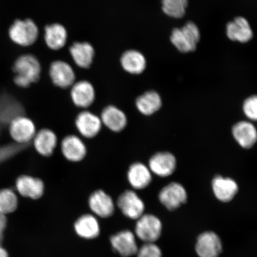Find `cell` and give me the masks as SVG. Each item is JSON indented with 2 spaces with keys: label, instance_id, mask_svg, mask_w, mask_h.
<instances>
[{
  "label": "cell",
  "instance_id": "9",
  "mask_svg": "<svg viewBox=\"0 0 257 257\" xmlns=\"http://www.w3.org/2000/svg\"><path fill=\"white\" fill-rule=\"evenodd\" d=\"M195 249L199 257H218L222 252V242L216 233L205 231L197 237Z\"/></svg>",
  "mask_w": 257,
  "mask_h": 257
},
{
  "label": "cell",
  "instance_id": "7",
  "mask_svg": "<svg viewBox=\"0 0 257 257\" xmlns=\"http://www.w3.org/2000/svg\"><path fill=\"white\" fill-rule=\"evenodd\" d=\"M225 33L228 40L233 43L245 44L254 37L249 22L242 16L234 17L225 27Z\"/></svg>",
  "mask_w": 257,
  "mask_h": 257
},
{
  "label": "cell",
  "instance_id": "26",
  "mask_svg": "<svg viewBox=\"0 0 257 257\" xmlns=\"http://www.w3.org/2000/svg\"><path fill=\"white\" fill-rule=\"evenodd\" d=\"M120 62L125 71L134 75L142 73L147 67L146 57L137 50H131L124 52L121 56Z\"/></svg>",
  "mask_w": 257,
  "mask_h": 257
},
{
  "label": "cell",
  "instance_id": "36",
  "mask_svg": "<svg viewBox=\"0 0 257 257\" xmlns=\"http://www.w3.org/2000/svg\"><path fill=\"white\" fill-rule=\"evenodd\" d=\"M1 127H2V125L0 124V133H1Z\"/></svg>",
  "mask_w": 257,
  "mask_h": 257
},
{
  "label": "cell",
  "instance_id": "10",
  "mask_svg": "<svg viewBox=\"0 0 257 257\" xmlns=\"http://www.w3.org/2000/svg\"><path fill=\"white\" fill-rule=\"evenodd\" d=\"M211 189L214 197L223 203L232 201L239 192V185L234 179L218 175L211 181Z\"/></svg>",
  "mask_w": 257,
  "mask_h": 257
},
{
  "label": "cell",
  "instance_id": "27",
  "mask_svg": "<svg viewBox=\"0 0 257 257\" xmlns=\"http://www.w3.org/2000/svg\"><path fill=\"white\" fill-rule=\"evenodd\" d=\"M74 62L81 68H88L94 57V48L88 43H75L70 48Z\"/></svg>",
  "mask_w": 257,
  "mask_h": 257
},
{
  "label": "cell",
  "instance_id": "11",
  "mask_svg": "<svg viewBox=\"0 0 257 257\" xmlns=\"http://www.w3.org/2000/svg\"><path fill=\"white\" fill-rule=\"evenodd\" d=\"M10 134L16 144L28 145L37 134L36 127L30 118L24 115L16 118L10 123Z\"/></svg>",
  "mask_w": 257,
  "mask_h": 257
},
{
  "label": "cell",
  "instance_id": "14",
  "mask_svg": "<svg viewBox=\"0 0 257 257\" xmlns=\"http://www.w3.org/2000/svg\"><path fill=\"white\" fill-rule=\"evenodd\" d=\"M61 152L67 161L72 163L82 162L87 154V147L82 138L75 135H69L61 143Z\"/></svg>",
  "mask_w": 257,
  "mask_h": 257
},
{
  "label": "cell",
  "instance_id": "30",
  "mask_svg": "<svg viewBox=\"0 0 257 257\" xmlns=\"http://www.w3.org/2000/svg\"><path fill=\"white\" fill-rule=\"evenodd\" d=\"M18 206V199L10 189L0 190V213L4 215L14 213Z\"/></svg>",
  "mask_w": 257,
  "mask_h": 257
},
{
  "label": "cell",
  "instance_id": "34",
  "mask_svg": "<svg viewBox=\"0 0 257 257\" xmlns=\"http://www.w3.org/2000/svg\"><path fill=\"white\" fill-rule=\"evenodd\" d=\"M8 220L6 215L0 213V243L2 242L3 234L6 226H7Z\"/></svg>",
  "mask_w": 257,
  "mask_h": 257
},
{
  "label": "cell",
  "instance_id": "28",
  "mask_svg": "<svg viewBox=\"0 0 257 257\" xmlns=\"http://www.w3.org/2000/svg\"><path fill=\"white\" fill-rule=\"evenodd\" d=\"M67 40V32L62 25L54 24L45 28V41L51 49H61L65 46Z\"/></svg>",
  "mask_w": 257,
  "mask_h": 257
},
{
  "label": "cell",
  "instance_id": "15",
  "mask_svg": "<svg viewBox=\"0 0 257 257\" xmlns=\"http://www.w3.org/2000/svg\"><path fill=\"white\" fill-rule=\"evenodd\" d=\"M88 205L95 216L108 218L114 214L115 204L111 196L102 189L93 192L88 198Z\"/></svg>",
  "mask_w": 257,
  "mask_h": 257
},
{
  "label": "cell",
  "instance_id": "17",
  "mask_svg": "<svg viewBox=\"0 0 257 257\" xmlns=\"http://www.w3.org/2000/svg\"><path fill=\"white\" fill-rule=\"evenodd\" d=\"M112 248L123 257L137 254L138 248L136 236L130 230L121 231L110 237Z\"/></svg>",
  "mask_w": 257,
  "mask_h": 257
},
{
  "label": "cell",
  "instance_id": "33",
  "mask_svg": "<svg viewBox=\"0 0 257 257\" xmlns=\"http://www.w3.org/2000/svg\"><path fill=\"white\" fill-rule=\"evenodd\" d=\"M137 257H162V251L155 243H145L138 249Z\"/></svg>",
  "mask_w": 257,
  "mask_h": 257
},
{
  "label": "cell",
  "instance_id": "24",
  "mask_svg": "<svg viewBox=\"0 0 257 257\" xmlns=\"http://www.w3.org/2000/svg\"><path fill=\"white\" fill-rule=\"evenodd\" d=\"M136 105L140 113L146 116L158 112L163 106L162 96L156 91L151 90L138 96Z\"/></svg>",
  "mask_w": 257,
  "mask_h": 257
},
{
  "label": "cell",
  "instance_id": "5",
  "mask_svg": "<svg viewBox=\"0 0 257 257\" xmlns=\"http://www.w3.org/2000/svg\"><path fill=\"white\" fill-rule=\"evenodd\" d=\"M39 35L36 24L31 19L17 20L9 30V36L15 43L23 47L34 44Z\"/></svg>",
  "mask_w": 257,
  "mask_h": 257
},
{
  "label": "cell",
  "instance_id": "22",
  "mask_svg": "<svg viewBox=\"0 0 257 257\" xmlns=\"http://www.w3.org/2000/svg\"><path fill=\"white\" fill-rule=\"evenodd\" d=\"M33 141L37 153L48 157L52 156L56 149L58 138L53 131L45 128L38 132Z\"/></svg>",
  "mask_w": 257,
  "mask_h": 257
},
{
  "label": "cell",
  "instance_id": "19",
  "mask_svg": "<svg viewBox=\"0 0 257 257\" xmlns=\"http://www.w3.org/2000/svg\"><path fill=\"white\" fill-rule=\"evenodd\" d=\"M50 75L54 84L61 88L69 87L75 80L72 67L63 61H56L51 64Z\"/></svg>",
  "mask_w": 257,
  "mask_h": 257
},
{
  "label": "cell",
  "instance_id": "1",
  "mask_svg": "<svg viewBox=\"0 0 257 257\" xmlns=\"http://www.w3.org/2000/svg\"><path fill=\"white\" fill-rule=\"evenodd\" d=\"M201 38L200 28L190 20L186 21L181 27L173 28L169 36L173 47L183 54L195 52Z\"/></svg>",
  "mask_w": 257,
  "mask_h": 257
},
{
  "label": "cell",
  "instance_id": "31",
  "mask_svg": "<svg viewBox=\"0 0 257 257\" xmlns=\"http://www.w3.org/2000/svg\"><path fill=\"white\" fill-rule=\"evenodd\" d=\"M242 111L247 120L257 121V94L250 95L244 99L242 105Z\"/></svg>",
  "mask_w": 257,
  "mask_h": 257
},
{
  "label": "cell",
  "instance_id": "2",
  "mask_svg": "<svg viewBox=\"0 0 257 257\" xmlns=\"http://www.w3.org/2000/svg\"><path fill=\"white\" fill-rule=\"evenodd\" d=\"M14 71L16 74L14 79L16 84L22 88H28L39 80L40 63L34 56H22L16 60Z\"/></svg>",
  "mask_w": 257,
  "mask_h": 257
},
{
  "label": "cell",
  "instance_id": "16",
  "mask_svg": "<svg viewBox=\"0 0 257 257\" xmlns=\"http://www.w3.org/2000/svg\"><path fill=\"white\" fill-rule=\"evenodd\" d=\"M127 179L133 190H143L152 184L153 173L148 165L141 162L134 163L128 169Z\"/></svg>",
  "mask_w": 257,
  "mask_h": 257
},
{
  "label": "cell",
  "instance_id": "35",
  "mask_svg": "<svg viewBox=\"0 0 257 257\" xmlns=\"http://www.w3.org/2000/svg\"><path fill=\"white\" fill-rule=\"evenodd\" d=\"M0 257H9V253L4 248L0 245Z\"/></svg>",
  "mask_w": 257,
  "mask_h": 257
},
{
  "label": "cell",
  "instance_id": "18",
  "mask_svg": "<svg viewBox=\"0 0 257 257\" xmlns=\"http://www.w3.org/2000/svg\"><path fill=\"white\" fill-rule=\"evenodd\" d=\"M16 187L22 196L32 200L41 198L45 191L44 182L41 179L28 175L19 176L16 180Z\"/></svg>",
  "mask_w": 257,
  "mask_h": 257
},
{
  "label": "cell",
  "instance_id": "23",
  "mask_svg": "<svg viewBox=\"0 0 257 257\" xmlns=\"http://www.w3.org/2000/svg\"><path fill=\"white\" fill-rule=\"evenodd\" d=\"M74 229L78 235L86 239H95L100 233L97 218L91 214H85L79 217L74 224Z\"/></svg>",
  "mask_w": 257,
  "mask_h": 257
},
{
  "label": "cell",
  "instance_id": "12",
  "mask_svg": "<svg viewBox=\"0 0 257 257\" xmlns=\"http://www.w3.org/2000/svg\"><path fill=\"white\" fill-rule=\"evenodd\" d=\"M234 141L243 149L249 150L257 143V128L248 120L236 122L232 127Z\"/></svg>",
  "mask_w": 257,
  "mask_h": 257
},
{
  "label": "cell",
  "instance_id": "29",
  "mask_svg": "<svg viewBox=\"0 0 257 257\" xmlns=\"http://www.w3.org/2000/svg\"><path fill=\"white\" fill-rule=\"evenodd\" d=\"M161 3L164 14L176 20L185 18L189 4V0H161Z\"/></svg>",
  "mask_w": 257,
  "mask_h": 257
},
{
  "label": "cell",
  "instance_id": "6",
  "mask_svg": "<svg viewBox=\"0 0 257 257\" xmlns=\"http://www.w3.org/2000/svg\"><path fill=\"white\" fill-rule=\"evenodd\" d=\"M117 206L122 214L132 220H138L144 214V202L135 190H126L118 196Z\"/></svg>",
  "mask_w": 257,
  "mask_h": 257
},
{
  "label": "cell",
  "instance_id": "32",
  "mask_svg": "<svg viewBox=\"0 0 257 257\" xmlns=\"http://www.w3.org/2000/svg\"><path fill=\"white\" fill-rule=\"evenodd\" d=\"M28 145L8 144L0 147V164L16 155L28 147Z\"/></svg>",
  "mask_w": 257,
  "mask_h": 257
},
{
  "label": "cell",
  "instance_id": "20",
  "mask_svg": "<svg viewBox=\"0 0 257 257\" xmlns=\"http://www.w3.org/2000/svg\"><path fill=\"white\" fill-rule=\"evenodd\" d=\"M100 118L102 125L112 133H120L127 124L126 114L114 105H108L104 108L101 112Z\"/></svg>",
  "mask_w": 257,
  "mask_h": 257
},
{
  "label": "cell",
  "instance_id": "13",
  "mask_svg": "<svg viewBox=\"0 0 257 257\" xmlns=\"http://www.w3.org/2000/svg\"><path fill=\"white\" fill-rule=\"evenodd\" d=\"M75 124L80 136L86 139H92L97 136L103 126L100 117L86 110L77 115Z\"/></svg>",
  "mask_w": 257,
  "mask_h": 257
},
{
  "label": "cell",
  "instance_id": "21",
  "mask_svg": "<svg viewBox=\"0 0 257 257\" xmlns=\"http://www.w3.org/2000/svg\"><path fill=\"white\" fill-rule=\"evenodd\" d=\"M70 95L73 104L82 108L90 107L94 103L95 99L94 86L86 80L74 83Z\"/></svg>",
  "mask_w": 257,
  "mask_h": 257
},
{
  "label": "cell",
  "instance_id": "25",
  "mask_svg": "<svg viewBox=\"0 0 257 257\" xmlns=\"http://www.w3.org/2000/svg\"><path fill=\"white\" fill-rule=\"evenodd\" d=\"M24 108L16 99L4 96L0 99V124H10L16 118L22 116Z\"/></svg>",
  "mask_w": 257,
  "mask_h": 257
},
{
  "label": "cell",
  "instance_id": "3",
  "mask_svg": "<svg viewBox=\"0 0 257 257\" xmlns=\"http://www.w3.org/2000/svg\"><path fill=\"white\" fill-rule=\"evenodd\" d=\"M160 203L170 211L178 210L188 201V194L184 186L172 182L161 189L158 195Z\"/></svg>",
  "mask_w": 257,
  "mask_h": 257
},
{
  "label": "cell",
  "instance_id": "4",
  "mask_svg": "<svg viewBox=\"0 0 257 257\" xmlns=\"http://www.w3.org/2000/svg\"><path fill=\"white\" fill-rule=\"evenodd\" d=\"M136 234L145 243H154L162 235L163 224L160 218L153 214H144L137 220Z\"/></svg>",
  "mask_w": 257,
  "mask_h": 257
},
{
  "label": "cell",
  "instance_id": "8",
  "mask_svg": "<svg viewBox=\"0 0 257 257\" xmlns=\"http://www.w3.org/2000/svg\"><path fill=\"white\" fill-rule=\"evenodd\" d=\"M177 165L178 162L174 154L169 152H160L150 157L148 166L153 175L166 178L175 172Z\"/></svg>",
  "mask_w": 257,
  "mask_h": 257
}]
</instances>
